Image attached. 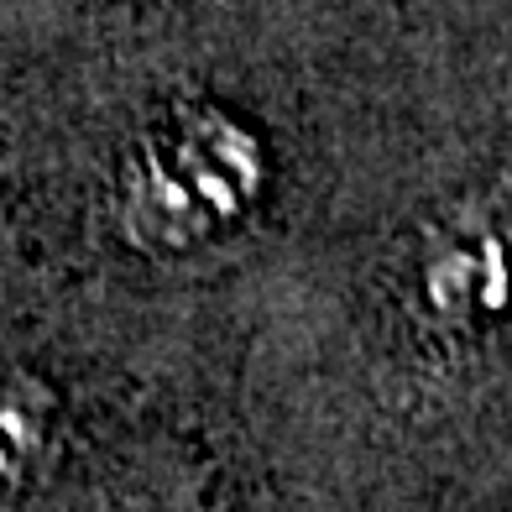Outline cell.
Masks as SVG:
<instances>
[{"label": "cell", "instance_id": "cell-1", "mask_svg": "<svg viewBox=\"0 0 512 512\" xmlns=\"http://www.w3.org/2000/svg\"><path fill=\"white\" fill-rule=\"evenodd\" d=\"M277 162L256 121L225 100H173L115 152L105 215L126 251L183 262L262 215Z\"/></svg>", "mask_w": 512, "mask_h": 512}, {"label": "cell", "instance_id": "cell-3", "mask_svg": "<svg viewBox=\"0 0 512 512\" xmlns=\"http://www.w3.org/2000/svg\"><path fill=\"white\" fill-rule=\"evenodd\" d=\"M58 434V387L11 371L0 377V512H11L42 476Z\"/></svg>", "mask_w": 512, "mask_h": 512}, {"label": "cell", "instance_id": "cell-2", "mask_svg": "<svg viewBox=\"0 0 512 512\" xmlns=\"http://www.w3.org/2000/svg\"><path fill=\"white\" fill-rule=\"evenodd\" d=\"M512 309V183L460 194L418 230L403 267V314L439 345L497 330Z\"/></svg>", "mask_w": 512, "mask_h": 512}]
</instances>
